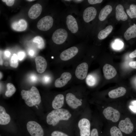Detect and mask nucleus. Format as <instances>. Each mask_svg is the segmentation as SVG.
<instances>
[{
    "label": "nucleus",
    "instance_id": "obj_16",
    "mask_svg": "<svg viewBox=\"0 0 136 136\" xmlns=\"http://www.w3.org/2000/svg\"><path fill=\"white\" fill-rule=\"evenodd\" d=\"M42 10L41 5L39 4L33 5L30 8L28 13L29 17L32 19H35L41 14Z\"/></svg>",
    "mask_w": 136,
    "mask_h": 136
},
{
    "label": "nucleus",
    "instance_id": "obj_37",
    "mask_svg": "<svg viewBox=\"0 0 136 136\" xmlns=\"http://www.w3.org/2000/svg\"><path fill=\"white\" fill-rule=\"evenodd\" d=\"M90 136H99L97 130L96 128H93L91 130Z\"/></svg>",
    "mask_w": 136,
    "mask_h": 136
},
{
    "label": "nucleus",
    "instance_id": "obj_41",
    "mask_svg": "<svg viewBox=\"0 0 136 136\" xmlns=\"http://www.w3.org/2000/svg\"><path fill=\"white\" fill-rule=\"evenodd\" d=\"M50 80V78L48 76H45L43 78V81L45 83H48L49 82Z\"/></svg>",
    "mask_w": 136,
    "mask_h": 136
},
{
    "label": "nucleus",
    "instance_id": "obj_8",
    "mask_svg": "<svg viewBox=\"0 0 136 136\" xmlns=\"http://www.w3.org/2000/svg\"><path fill=\"white\" fill-rule=\"evenodd\" d=\"M121 131L126 134H129L133 131V125L129 118H126L124 120H121L118 125Z\"/></svg>",
    "mask_w": 136,
    "mask_h": 136
},
{
    "label": "nucleus",
    "instance_id": "obj_2",
    "mask_svg": "<svg viewBox=\"0 0 136 136\" xmlns=\"http://www.w3.org/2000/svg\"><path fill=\"white\" fill-rule=\"evenodd\" d=\"M21 94L25 103L29 107L38 105L41 102V98L39 90L34 86H32L29 90H22Z\"/></svg>",
    "mask_w": 136,
    "mask_h": 136
},
{
    "label": "nucleus",
    "instance_id": "obj_7",
    "mask_svg": "<svg viewBox=\"0 0 136 136\" xmlns=\"http://www.w3.org/2000/svg\"><path fill=\"white\" fill-rule=\"evenodd\" d=\"M78 125L80 130V136H90V124L89 120L83 118L79 121Z\"/></svg>",
    "mask_w": 136,
    "mask_h": 136
},
{
    "label": "nucleus",
    "instance_id": "obj_30",
    "mask_svg": "<svg viewBox=\"0 0 136 136\" xmlns=\"http://www.w3.org/2000/svg\"><path fill=\"white\" fill-rule=\"evenodd\" d=\"M18 60L17 55L15 54H14L11 59L10 66L14 68H17L19 64Z\"/></svg>",
    "mask_w": 136,
    "mask_h": 136
},
{
    "label": "nucleus",
    "instance_id": "obj_25",
    "mask_svg": "<svg viewBox=\"0 0 136 136\" xmlns=\"http://www.w3.org/2000/svg\"><path fill=\"white\" fill-rule=\"evenodd\" d=\"M113 28L112 25H109L101 30L98 34V38L99 40H102L106 38L111 32Z\"/></svg>",
    "mask_w": 136,
    "mask_h": 136
},
{
    "label": "nucleus",
    "instance_id": "obj_21",
    "mask_svg": "<svg viewBox=\"0 0 136 136\" xmlns=\"http://www.w3.org/2000/svg\"><path fill=\"white\" fill-rule=\"evenodd\" d=\"M64 97L61 94L57 95L55 97L52 103V106L54 109L61 108L64 104Z\"/></svg>",
    "mask_w": 136,
    "mask_h": 136
},
{
    "label": "nucleus",
    "instance_id": "obj_24",
    "mask_svg": "<svg viewBox=\"0 0 136 136\" xmlns=\"http://www.w3.org/2000/svg\"><path fill=\"white\" fill-rule=\"evenodd\" d=\"M112 10V7L110 5H107L104 7L99 13L98 16L99 20L101 21L104 20L111 13Z\"/></svg>",
    "mask_w": 136,
    "mask_h": 136
},
{
    "label": "nucleus",
    "instance_id": "obj_39",
    "mask_svg": "<svg viewBox=\"0 0 136 136\" xmlns=\"http://www.w3.org/2000/svg\"><path fill=\"white\" fill-rule=\"evenodd\" d=\"M129 65L131 67L136 69V61L130 62L129 63Z\"/></svg>",
    "mask_w": 136,
    "mask_h": 136
},
{
    "label": "nucleus",
    "instance_id": "obj_28",
    "mask_svg": "<svg viewBox=\"0 0 136 136\" xmlns=\"http://www.w3.org/2000/svg\"><path fill=\"white\" fill-rule=\"evenodd\" d=\"M33 42L37 44L38 47L40 49H42L44 47L45 44L42 38L39 36L35 37L33 39Z\"/></svg>",
    "mask_w": 136,
    "mask_h": 136
},
{
    "label": "nucleus",
    "instance_id": "obj_45",
    "mask_svg": "<svg viewBox=\"0 0 136 136\" xmlns=\"http://www.w3.org/2000/svg\"><path fill=\"white\" fill-rule=\"evenodd\" d=\"M75 2H82V1H83V0H74V1Z\"/></svg>",
    "mask_w": 136,
    "mask_h": 136
},
{
    "label": "nucleus",
    "instance_id": "obj_18",
    "mask_svg": "<svg viewBox=\"0 0 136 136\" xmlns=\"http://www.w3.org/2000/svg\"><path fill=\"white\" fill-rule=\"evenodd\" d=\"M27 24L26 21L23 19H20L18 21L13 23L11 27L14 30L21 31L25 30L26 28Z\"/></svg>",
    "mask_w": 136,
    "mask_h": 136
},
{
    "label": "nucleus",
    "instance_id": "obj_49",
    "mask_svg": "<svg viewBox=\"0 0 136 136\" xmlns=\"http://www.w3.org/2000/svg\"><path fill=\"white\" fill-rule=\"evenodd\" d=\"M65 1H71V0H65Z\"/></svg>",
    "mask_w": 136,
    "mask_h": 136
},
{
    "label": "nucleus",
    "instance_id": "obj_4",
    "mask_svg": "<svg viewBox=\"0 0 136 136\" xmlns=\"http://www.w3.org/2000/svg\"><path fill=\"white\" fill-rule=\"evenodd\" d=\"M68 36L66 31L63 28H59L56 30L53 33L52 39L53 42L57 44H61L66 41Z\"/></svg>",
    "mask_w": 136,
    "mask_h": 136
},
{
    "label": "nucleus",
    "instance_id": "obj_23",
    "mask_svg": "<svg viewBox=\"0 0 136 136\" xmlns=\"http://www.w3.org/2000/svg\"><path fill=\"white\" fill-rule=\"evenodd\" d=\"M124 37L126 40L136 37V24H134L128 28L124 34Z\"/></svg>",
    "mask_w": 136,
    "mask_h": 136
},
{
    "label": "nucleus",
    "instance_id": "obj_42",
    "mask_svg": "<svg viewBox=\"0 0 136 136\" xmlns=\"http://www.w3.org/2000/svg\"><path fill=\"white\" fill-rule=\"evenodd\" d=\"M37 77L36 76L34 75L31 76L30 77V79L31 81L33 82H35L37 80Z\"/></svg>",
    "mask_w": 136,
    "mask_h": 136
},
{
    "label": "nucleus",
    "instance_id": "obj_17",
    "mask_svg": "<svg viewBox=\"0 0 136 136\" xmlns=\"http://www.w3.org/2000/svg\"><path fill=\"white\" fill-rule=\"evenodd\" d=\"M103 71L105 78L110 79L115 76L117 72L115 68L112 65L106 64L104 66Z\"/></svg>",
    "mask_w": 136,
    "mask_h": 136
},
{
    "label": "nucleus",
    "instance_id": "obj_29",
    "mask_svg": "<svg viewBox=\"0 0 136 136\" xmlns=\"http://www.w3.org/2000/svg\"><path fill=\"white\" fill-rule=\"evenodd\" d=\"M87 85L90 86H94L96 83V77L92 74H89L87 76L86 79Z\"/></svg>",
    "mask_w": 136,
    "mask_h": 136
},
{
    "label": "nucleus",
    "instance_id": "obj_26",
    "mask_svg": "<svg viewBox=\"0 0 136 136\" xmlns=\"http://www.w3.org/2000/svg\"><path fill=\"white\" fill-rule=\"evenodd\" d=\"M7 90L5 93V96L8 97L12 96L15 92L16 89L13 84L8 83L7 84Z\"/></svg>",
    "mask_w": 136,
    "mask_h": 136
},
{
    "label": "nucleus",
    "instance_id": "obj_1",
    "mask_svg": "<svg viewBox=\"0 0 136 136\" xmlns=\"http://www.w3.org/2000/svg\"><path fill=\"white\" fill-rule=\"evenodd\" d=\"M72 115L69 111L63 108L54 109L47 116L46 121L48 124L55 126L60 120H68Z\"/></svg>",
    "mask_w": 136,
    "mask_h": 136
},
{
    "label": "nucleus",
    "instance_id": "obj_43",
    "mask_svg": "<svg viewBox=\"0 0 136 136\" xmlns=\"http://www.w3.org/2000/svg\"><path fill=\"white\" fill-rule=\"evenodd\" d=\"M29 55L31 56H33L34 54V52L33 50H30L28 51Z\"/></svg>",
    "mask_w": 136,
    "mask_h": 136
},
{
    "label": "nucleus",
    "instance_id": "obj_10",
    "mask_svg": "<svg viewBox=\"0 0 136 136\" xmlns=\"http://www.w3.org/2000/svg\"><path fill=\"white\" fill-rule=\"evenodd\" d=\"M66 100L67 105L73 109H76L82 104L81 101L77 98L75 95L71 93L66 95Z\"/></svg>",
    "mask_w": 136,
    "mask_h": 136
},
{
    "label": "nucleus",
    "instance_id": "obj_44",
    "mask_svg": "<svg viewBox=\"0 0 136 136\" xmlns=\"http://www.w3.org/2000/svg\"><path fill=\"white\" fill-rule=\"evenodd\" d=\"M11 54L10 52L8 51H5V56L7 57H9L10 56Z\"/></svg>",
    "mask_w": 136,
    "mask_h": 136
},
{
    "label": "nucleus",
    "instance_id": "obj_32",
    "mask_svg": "<svg viewBox=\"0 0 136 136\" xmlns=\"http://www.w3.org/2000/svg\"><path fill=\"white\" fill-rule=\"evenodd\" d=\"M123 45V43L122 41L118 40H116L112 44V46L113 49L119 50L122 48Z\"/></svg>",
    "mask_w": 136,
    "mask_h": 136
},
{
    "label": "nucleus",
    "instance_id": "obj_13",
    "mask_svg": "<svg viewBox=\"0 0 136 136\" xmlns=\"http://www.w3.org/2000/svg\"><path fill=\"white\" fill-rule=\"evenodd\" d=\"M97 11L95 8L92 7H88L84 11L83 18L84 21L88 23L93 20L95 17Z\"/></svg>",
    "mask_w": 136,
    "mask_h": 136
},
{
    "label": "nucleus",
    "instance_id": "obj_27",
    "mask_svg": "<svg viewBox=\"0 0 136 136\" xmlns=\"http://www.w3.org/2000/svg\"><path fill=\"white\" fill-rule=\"evenodd\" d=\"M127 13L131 18H136V5H131L129 9L126 10Z\"/></svg>",
    "mask_w": 136,
    "mask_h": 136
},
{
    "label": "nucleus",
    "instance_id": "obj_34",
    "mask_svg": "<svg viewBox=\"0 0 136 136\" xmlns=\"http://www.w3.org/2000/svg\"><path fill=\"white\" fill-rule=\"evenodd\" d=\"M129 107L132 112L136 113V100L132 101Z\"/></svg>",
    "mask_w": 136,
    "mask_h": 136
},
{
    "label": "nucleus",
    "instance_id": "obj_6",
    "mask_svg": "<svg viewBox=\"0 0 136 136\" xmlns=\"http://www.w3.org/2000/svg\"><path fill=\"white\" fill-rule=\"evenodd\" d=\"M53 22V18L50 16H45L41 19L38 22V28L43 31H47L52 27Z\"/></svg>",
    "mask_w": 136,
    "mask_h": 136
},
{
    "label": "nucleus",
    "instance_id": "obj_40",
    "mask_svg": "<svg viewBox=\"0 0 136 136\" xmlns=\"http://www.w3.org/2000/svg\"><path fill=\"white\" fill-rule=\"evenodd\" d=\"M129 56L131 58L136 57V49L130 53L129 54Z\"/></svg>",
    "mask_w": 136,
    "mask_h": 136
},
{
    "label": "nucleus",
    "instance_id": "obj_19",
    "mask_svg": "<svg viewBox=\"0 0 136 136\" xmlns=\"http://www.w3.org/2000/svg\"><path fill=\"white\" fill-rule=\"evenodd\" d=\"M126 92V90L125 88L120 87L109 91L108 95L111 98H115L123 96Z\"/></svg>",
    "mask_w": 136,
    "mask_h": 136
},
{
    "label": "nucleus",
    "instance_id": "obj_15",
    "mask_svg": "<svg viewBox=\"0 0 136 136\" xmlns=\"http://www.w3.org/2000/svg\"><path fill=\"white\" fill-rule=\"evenodd\" d=\"M66 24L68 29L73 33H76L78 29L76 19L72 15H69L66 18Z\"/></svg>",
    "mask_w": 136,
    "mask_h": 136
},
{
    "label": "nucleus",
    "instance_id": "obj_12",
    "mask_svg": "<svg viewBox=\"0 0 136 136\" xmlns=\"http://www.w3.org/2000/svg\"><path fill=\"white\" fill-rule=\"evenodd\" d=\"M72 76L69 72H65L62 73L60 77L56 79L55 82V86L61 88L65 85L71 79Z\"/></svg>",
    "mask_w": 136,
    "mask_h": 136
},
{
    "label": "nucleus",
    "instance_id": "obj_5",
    "mask_svg": "<svg viewBox=\"0 0 136 136\" xmlns=\"http://www.w3.org/2000/svg\"><path fill=\"white\" fill-rule=\"evenodd\" d=\"M103 113L107 119L111 120L113 122L118 121L120 117L119 112L111 107H108L105 109Z\"/></svg>",
    "mask_w": 136,
    "mask_h": 136
},
{
    "label": "nucleus",
    "instance_id": "obj_38",
    "mask_svg": "<svg viewBox=\"0 0 136 136\" xmlns=\"http://www.w3.org/2000/svg\"><path fill=\"white\" fill-rule=\"evenodd\" d=\"M88 2L90 4H95L101 3L103 1L102 0H88Z\"/></svg>",
    "mask_w": 136,
    "mask_h": 136
},
{
    "label": "nucleus",
    "instance_id": "obj_3",
    "mask_svg": "<svg viewBox=\"0 0 136 136\" xmlns=\"http://www.w3.org/2000/svg\"><path fill=\"white\" fill-rule=\"evenodd\" d=\"M27 130L31 136H43L44 130L38 123L34 121H30L27 123Z\"/></svg>",
    "mask_w": 136,
    "mask_h": 136
},
{
    "label": "nucleus",
    "instance_id": "obj_22",
    "mask_svg": "<svg viewBox=\"0 0 136 136\" xmlns=\"http://www.w3.org/2000/svg\"><path fill=\"white\" fill-rule=\"evenodd\" d=\"M10 116L6 113L5 108L0 106V124L6 125L10 122Z\"/></svg>",
    "mask_w": 136,
    "mask_h": 136
},
{
    "label": "nucleus",
    "instance_id": "obj_35",
    "mask_svg": "<svg viewBox=\"0 0 136 136\" xmlns=\"http://www.w3.org/2000/svg\"><path fill=\"white\" fill-rule=\"evenodd\" d=\"M17 55L19 60L22 61L25 58L26 56V53L23 51H20L18 53Z\"/></svg>",
    "mask_w": 136,
    "mask_h": 136
},
{
    "label": "nucleus",
    "instance_id": "obj_33",
    "mask_svg": "<svg viewBox=\"0 0 136 136\" xmlns=\"http://www.w3.org/2000/svg\"><path fill=\"white\" fill-rule=\"evenodd\" d=\"M51 136H69L67 134L61 131H55L51 133Z\"/></svg>",
    "mask_w": 136,
    "mask_h": 136
},
{
    "label": "nucleus",
    "instance_id": "obj_48",
    "mask_svg": "<svg viewBox=\"0 0 136 136\" xmlns=\"http://www.w3.org/2000/svg\"><path fill=\"white\" fill-rule=\"evenodd\" d=\"M35 106H36V107L37 108H38V106H36V105H35Z\"/></svg>",
    "mask_w": 136,
    "mask_h": 136
},
{
    "label": "nucleus",
    "instance_id": "obj_36",
    "mask_svg": "<svg viewBox=\"0 0 136 136\" xmlns=\"http://www.w3.org/2000/svg\"><path fill=\"white\" fill-rule=\"evenodd\" d=\"M3 2H5L6 5L9 6H11L14 4L15 0H2Z\"/></svg>",
    "mask_w": 136,
    "mask_h": 136
},
{
    "label": "nucleus",
    "instance_id": "obj_14",
    "mask_svg": "<svg viewBox=\"0 0 136 136\" xmlns=\"http://www.w3.org/2000/svg\"><path fill=\"white\" fill-rule=\"evenodd\" d=\"M35 61L37 72L39 73H43L47 66V63L45 59L42 56H38L36 57Z\"/></svg>",
    "mask_w": 136,
    "mask_h": 136
},
{
    "label": "nucleus",
    "instance_id": "obj_46",
    "mask_svg": "<svg viewBox=\"0 0 136 136\" xmlns=\"http://www.w3.org/2000/svg\"><path fill=\"white\" fill-rule=\"evenodd\" d=\"M3 77V75L2 73L0 72V79H1Z\"/></svg>",
    "mask_w": 136,
    "mask_h": 136
},
{
    "label": "nucleus",
    "instance_id": "obj_31",
    "mask_svg": "<svg viewBox=\"0 0 136 136\" xmlns=\"http://www.w3.org/2000/svg\"><path fill=\"white\" fill-rule=\"evenodd\" d=\"M110 133L111 136H123L120 130L115 126H113L111 128Z\"/></svg>",
    "mask_w": 136,
    "mask_h": 136
},
{
    "label": "nucleus",
    "instance_id": "obj_9",
    "mask_svg": "<svg viewBox=\"0 0 136 136\" xmlns=\"http://www.w3.org/2000/svg\"><path fill=\"white\" fill-rule=\"evenodd\" d=\"M78 51V49L76 47H71L62 51L60 55V58L63 61L69 60L76 55Z\"/></svg>",
    "mask_w": 136,
    "mask_h": 136
},
{
    "label": "nucleus",
    "instance_id": "obj_20",
    "mask_svg": "<svg viewBox=\"0 0 136 136\" xmlns=\"http://www.w3.org/2000/svg\"><path fill=\"white\" fill-rule=\"evenodd\" d=\"M116 18L117 20L124 21L128 19V17L124 10L123 6L121 4L117 5L116 8Z\"/></svg>",
    "mask_w": 136,
    "mask_h": 136
},
{
    "label": "nucleus",
    "instance_id": "obj_11",
    "mask_svg": "<svg viewBox=\"0 0 136 136\" xmlns=\"http://www.w3.org/2000/svg\"><path fill=\"white\" fill-rule=\"evenodd\" d=\"M88 66L85 62H83L77 67L75 72L76 77L80 80H83L86 77L87 74Z\"/></svg>",
    "mask_w": 136,
    "mask_h": 136
},
{
    "label": "nucleus",
    "instance_id": "obj_47",
    "mask_svg": "<svg viewBox=\"0 0 136 136\" xmlns=\"http://www.w3.org/2000/svg\"><path fill=\"white\" fill-rule=\"evenodd\" d=\"M27 1H29V2H31V1H33L35 0H26Z\"/></svg>",
    "mask_w": 136,
    "mask_h": 136
}]
</instances>
